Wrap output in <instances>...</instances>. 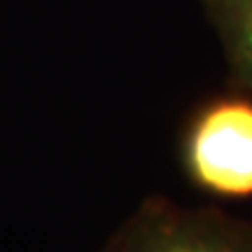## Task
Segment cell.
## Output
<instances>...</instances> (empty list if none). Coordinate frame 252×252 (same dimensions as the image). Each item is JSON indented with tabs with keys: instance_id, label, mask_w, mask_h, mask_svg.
Segmentation results:
<instances>
[{
	"instance_id": "cell-2",
	"label": "cell",
	"mask_w": 252,
	"mask_h": 252,
	"mask_svg": "<svg viewBox=\"0 0 252 252\" xmlns=\"http://www.w3.org/2000/svg\"><path fill=\"white\" fill-rule=\"evenodd\" d=\"M191 180L220 196H252V105L217 103L194 122L185 145Z\"/></svg>"
},
{
	"instance_id": "cell-3",
	"label": "cell",
	"mask_w": 252,
	"mask_h": 252,
	"mask_svg": "<svg viewBox=\"0 0 252 252\" xmlns=\"http://www.w3.org/2000/svg\"><path fill=\"white\" fill-rule=\"evenodd\" d=\"M215 17L234 68L252 84V0H215Z\"/></svg>"
},
{
	"instance_id": "cell-1",
	"label": "cell",
	"mask_w": 252,
	"mask_h": 252,
	"mask_svg": "<svg viewBox=\"0 0 252 252\" xmlns=\"http://www.w3.org/2000/svg\"><path fill=\"white\" fill-rule=\"evenodd\" d=\"M103 252H252V224L147 201Z\"/></svg>"
}]
</instances>
